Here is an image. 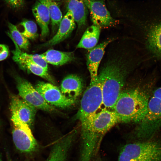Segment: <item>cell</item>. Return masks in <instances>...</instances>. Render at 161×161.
Masks as SVG:
<instances>
[{"label": "cell", "instance_id": "cell-1", "mask_svg": "<svg viewBox=\"0 0 161 161\" xmlns=\"http://www.w3.org/2000/svg\"><path fill=\"white\" fill-rule=\"evenodd\" d=\"M121 122L114 111L104 109L81 125L80 159L83 161H90L97 152L103 136L115 125Z\"/></svg>", "mask_w": 161, "mask_h": 161}, {"label": "cell", "instance_id": "cell-2", "mask_svg": "<svg viewBox=\"0 0 161 161\" xmlns=\"http://www.w3.org/2000/svg\"><path fill=\"white\" fill-rule=\"evenodd\" d=\"M156 80L154 75L143 86L122 91L112 109L122 122L139 123L143 119Z\"/></svg>", "mask_w": 161, "mask_h": 161}, {"label": "cell", "instance_id": "cell-3", "mask_svg": "<svg viewBox=\"0 0 161 161\" xmlns=\"http://www.w3.org/2000/svg\"><path fill=\"white\" fill-rule=\"evenodd\" d=\"M143 18L145 48L153 62L161 60V0L136 4Z\"/></svg>", "mask_w": 161, "mask_h": 161}, {"label": "cell", "instance_id": "cell-4", "mask_svg": "<svg viewBox=\"0 0 161 161\" xmlns=\"http://www.w3.org/2000/svg\"><path fill=\"white\" fill-rule=\"evenodd\" d=\"M124 64L114 61L106 64L98 74L103 97V104L106 109L112 110L125 83L126 74Z\"/></svg>", "mask_w": 161, "mask_h": 161}, {"label": "cell", "instance_id": "cell-5", "mask_svg": "<svg viewBox=\"0 0 161 161\" xmlns=\"http://www.w3.org/2000/svg\"><path fill=\"white\" fill-rule=\"evenodd\" d=\"M138 123L134 134L140 141L149 140L161 128V86L153 89L149 100L146 114Z\"/></svg>", "mask_w": 161, "mask_h": 161}, {"label": "cell", "instance_id": "cell-6", "mask_svg": "<svg viewBox=\"0 0 161 161\" xmlns=\"http://www.w3.org/2000/svg\"><path fill=\"white\" fill-rule=\"evenodd\" d=\"M118 161H161V142L148 140L126 144Z\"/></svg>", "mask_w": 161, "mask_h": 161}, {"label": "cell", "instance_id": "cell-7", "mask_svg": "<svg viewBox=\"0 0 161 161\" xmlns=\"http://www.w3.org/2000/svg\"><path fill=\"white\" fill-rule=\"evenodd\" d=\"M103 102L102 91L97 78L95 81L90 82L84 92L75 118L80 121L81 125L83 124L97 112Z\"/></svg>", "mask_w": 161, "mask_h": 161}, {"label": "cell", "instance_id": "cell-8", "mask_svg": "<svg viewBox=\"0 0 161 161\" xmlns=\"http://www.w3.org/2000/svg\"><path fill=\"white\" fill-rule=\"evenodd\" d=\"M15 79L19 95L23 99L36 108L49 112L57 111L28 81L18 76H16Z\"/></svg>", "mask_w": 161, "mask_h": 161}, {"label": "cell", "instance_id": "cell-9", "mask_svg": "<svg viewBox=\"0 0 161 161\" xmlns=\"http://www.w3.org/2000/svg\"><path fill=\"white\" fill-rule=\"evenodd\" d=\"M35 88L46 101L52 106L65 108L72 106L76 103V100L66 97L58 87L51 83L40 81Z\"/></svg>", "mask_w": 161, "mask_h": 161}, {"label": "cell", "instance_id": "cell-10", "mask_svg": "<svg viewBox=\"0 0 161 161\" xmlns=\"http://www.w3.org/2000/svg\"><path fill=\"white\" fill-rule=\"evenodd\" d=\"M13 139L16 148L21 152L31 153L35 151L38 147L36 140L29 126L24 123L13 126Z\"/></svg>", "mask_w": 161, "mask_h": 161}, {"label": "cell", "instance_id": "cell-11", "mask_svg": "<svg viewBox=\"0 0 161 161\" xmlns=\"http://www.w3.org/2000/svg\"><path fill=\"white\" fill-rule=\"evenodd\" d=\"M83 0L94 25L105 27L114 26L117 23L112 16L103 0Z\"/></svg>", "mask_w": 161, "mask_h": 161}, {"label": "cell", "instance_id": "cell-12", "mask_svg": "<svg viewBox=\"0 0 161 161\" xmlns=\"http://www.w3.org/2000/svg\"><path fill=\"white\" fill-rule=\"evenodd\" d=\"M36 109L22 98L15 96L12 97L10 103L11 114L16 115L20 120L30 127L33 123Z\"/></svg>", "mask_w": 161, "mask_h": 161}, {"label": "cell", "instance_id": "cell-13", "mask_svg": "<svg viewBox=\"0 0 161 161\" xmlns=\"http://www.w3.org/2000/svg\"><path fill=\"white\" fill-rule=\"evenodd\" d=\"M75 26V22L73 15L70 11H67L63 17L56 34L41 46L51 47L60 43L69 36Z\"/></svg>", "mask_w": 161, "mask_h": 161}, {"label": "cell", "instance_id": "cell-14", "mask_svg": "<svg viewBox=\"0 0 161 161\" xmlns=\"http://www.w3.org/2000/svg\"><path fill=\"white\" fill-rule=\"evenodd\" d=\"M74 132L58 140L45 161H66L69 151L75 138Z\"/></svg>", "mask_w": 161, "mask_h": 161}, {"label": "cell", "instance_id": "cell-15", "mask_svg": "<svg viewBox=\"0 0 161 161\" xmlns=\"http://www.w3.org/2000/svg\"><path fill=\"white\" fill-rule=\"evenodd\" d=\"M112 41V40L110 39L89 50L87 55V65L90 74V82L97 79L98 68L104 54L105 49Z\"/></svg>", "mask_w": 161, "mask_h": 161}, {"label": "cell", "instance_id": "cell-16", "mask_svg": "<svg viewBox=\"0 0 161 161\" xmlns=\"http://www.w3.org/2000/svg\"><path fill=\"white\" fill-rule=\"evenodd\" d=\"M62 93L68 98L75 99L80 95L83 84L82 80L78 76L71 74L63 79L61 85Z\"/></svg>", "mask_w": 161, "mask_h": 161}, {"label": "cell", "instance_id": "cell-17", "mask_svg": "<svg viewBox=\"0 0 161 161\" xmlns=\"http://www.w3.org/2000/svg\"><path fill=\"white\" fill-rule=\"evenodd\" d=\"M32 11L36 21L41 30V37L44 39L49 33V25L50 18L46 7L38 1L35 2Z\"/></svg>", "mask_w": 161, "mask_h": 161}, {"label": "cell", "instance_id": "cell-18", "mask_svg": "<svg viewBox=\"0 0 161 161\" xmlns=\"http://www.w3.org/2000/svg\"><path fill=\"white\" fill-rule=\"evenodd\" d=\"M67 11L72 14L78 28L85 25L88 13V9L83 0H66Z\"/></svg>", "mask_w": 161, "mask_h": 161}, {"label": "cell", "instance_id": "cell-19", "mask_svg": "<svg viewBox=\"0 0 161 161\" xmlns=\"http://www.w3.org/2000/svg\"><path fill=\"white\" fill-rule=\"evenodd\" d=\"M40 55L47 63L56 66L65 64L74 58L72 52H62L53 49L48 50Z\"/></svg>", "mask_w": 161, "mask_h": 161}, {"label": "cell", "instance_id": "cell-20", "mask_svg": "<svg viewBox=\"0 0 161 161\" xmlns=\"http://www.w3.org/2000/svg\"><path fill=\"white\" fill-rule=\"evenodd\" d=\"M100 28L94 24L88 27L84 33L76 48L89 50L95 47L99 40Z\"/></svg>", "mask_w": 161, "mask_h": 161}, {"label": "cell", "instance_id": "cell-21", "mask_svg": "<svg viewBox=\"0 0 161 161\" xmlns=\"http://www.w3.org/2000/svg\"><path fill=\"white\" fill-rule=\"evenodd\" d=\"M21 69L31 72L54 83V80L47 70L42 67L29 61L17 58H12Z\"/></svg>", "mask_w": 161, "mask_h": 161}, {"label": "cell", "instance_id": "cell-22", "mask_svg": "<svg viewBox=\"0 0 161 161\" xmlns=\"http://www.w3.org/2000/svg\"><path fill=\"white\" fill-rule=\"evenodd\" d=\"M11 39L13 42L15 47V49L12 51L13 55L12 58H17L29 61L48 70L47 63L40 55L30 54L22 51L16 43L12 39Z\"/></svg>", "mask_w": 161, "mask_h": 161}, {"label": "cell", "instance_id": "cell-23", "mask_svg": "<svg viewBox=\"0 0 161 161\" xmlns=\"http://www.w3.org/2000/svg\"><path fill=\"white\" fill-rule=\"evenodd\" d=\"M45 5L49 12L51 21L52 30L55 31L58 27L63 18L61 10L54 0H36Z\"/></svg>", "mask_w": 161, "mask_h": 161}, {"label": "cell", "instance_id": "cell-24", "mask_svg": "<svg viewBox=\"0 0 161 161\" xmlns=\"http://www.w3.org/2000/svg\"><path fill=\"white\" fill-rule=\"evenodd\" d=\"M16 27L20 32L28 39H34L37 37V26L32 21L24 19Z\"/></svg>", "mask_w": 161, "mask_h": 161}, {"label": "cell", "instance_id": "cell-25", "mask_svg": "<svg viewBox=\"0 0 161 161\" xmlns=\"http://www.w3.org/2000/svg\"><path fill=\"white\" fill-rule=\"evenodd\" d=\"M8 26L10 32H8L9 37L16 43L19 48L27 49L30 45L28 39L20 32L15 25L9 22Z\"/></svg>", "mask_w": 161, "mask_h": 161}, {"label": "cell", "instance_id": "cell-26", "mask_svg": "<svg viewBox=\"0 0 161 161\" xmlns=\"http://www.w3.org/2000/svg\"><path fill=\"white\" fill-rule=\"evenodd\" d=\"M4 1L9 8L15 11L21 10L25 5L24 0H4Z\"/></svg>", "mask_w": 161, "mask_h": 161}, {"label": "cell", "instance_id": "cell-27", "mask_svg": "<svg viewBox=\"0 0 161 161\" xmlns=\"http://www.w3.org/2000/svg\"><path fill=\"white\" fill-rule=\"evenodd\" d=\"M9 54L8 47L6 45L0 44V61L5 59L8 57Z\"/></svg>", "mask_w": 161, "mask_h": 161}, {"label": "cell", "instance_id": "cell-28", "mask_svg": "<svg viewBox=\"0 0 161 161\" xmlns=\"http://www.w3.org/2000/svg\"><path fill=\"white\" fill-rule=\"evenodd\" d=\"M0 161H3L2 158H1V154L0 153Z\"/></svg>", "mask_w": 161, "mask_h": 161}, {"label": "cell", "instance_id": "cell-29", "mask_svg": "<svg viewBox=\"0 0 161 161\" xmlns=\"http://www.w3.org/2000/svg\"><path fill=\"white\" fill-rule=\"evenodd\" d=\"M55 0V1L57 2V1H61L64 0Z\"/></svg>", "mask_w": 161, "mask_h": 161}, {"label": "cell", "instance_id": "cell-30", "mask_svg": "<svg viewBox=\"0 0 161 161\" xmlns=\"http://www.w3.org/2000/svg\"><path fill=\"white\" fill-rule=\"evenodd\" d=\"M8 161H13L12 160H11L10 159H8Z\"/></svg>", "mask_w": 161, "mask_h": 161}]
</instances>
